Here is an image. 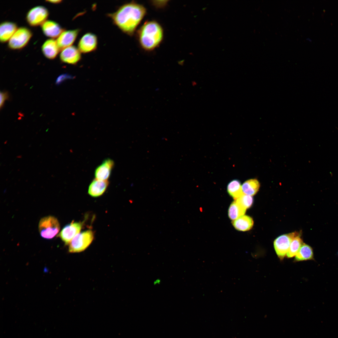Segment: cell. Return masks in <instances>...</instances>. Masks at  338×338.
<instances>
[{"label":"cell","mask_w":338,"mask_h":338,"mask_svg":"<svg viewBox=\"0 0 338 338\" xmlns=\"http://www.w3.org/2000/svg\"><path fill=\"white\" fill-rule=\"evenodd\" d=\"M300 234L298 232L281 235L277 238L274 242L276 253L280 260L284 259L289 249L292 239Z\"/></svg>","instance_id":"6"},{"label":"cell","mask_w":338,"mask_h":338,"mask_svg":"<svg viewBox=\"0 0 338 338\" xmlns=\"http://www.w3.org/2000/svg\"><path fill=\"white\" fill-rule=\"evenodd\" d=\"M314 253L312 248L309 245L303 243L295 256V262L314 260Z\"/></svg>","instance_id":"17"},{"label":"cell","mask_w":338,"mask_h":338,"mask_svg":"<svg viewBox=\"0 0 338 338\" xmlns=\"http://www.w3.org/2000/svg\"><path fill=\"white\" fill-rule=\"evenodd\" d=\"M146 13V9L142 5L130 3L121 6L115 12L108 16L123 32L131 35Z\"/></svg>","instance_id":"1"},{"label":"cell","mask_w":338,"mask_h":338,"mask_svg":"<svg viewBox=\"0 0 338 338\" xmlns=\"http://www.w3.org/2000/svg\"></svg>","instance_id":"28"},{"label":"cell","mask_w":338,"mask_h":338,"mask_svg":"<svg viewBox=\"0 0 338 338\" xmlns=\"http://www.w3.org/2000/svg\"><path fill=\"white\" fill-rule=\"evenodd\" d=\"M94 238V233L90 230L79 233L69 243V251L70 253L81 252L90 245Z\"/></svg>","instance_id":"4"},{"label":"cell","mask_w":338,"mask_h":338,"mask_svg":"<svg viewBox=\"0 0 338 338\" xmlns=\"http://www.w3.org/2000/svg\"><path fill=\"white\" fill-rule=\"evenodd\" d=\"M69 75L66 74L61 75L57 78L56 83L57 84H60L62 81H63L64 79H65L66 78L69 77Z\"/></svg>","instance_id":"25"},{"label":"cell","mask_w":338,"mask_h":338,"mask_svg":"<svg viewBox=\"0 0 338 338\" xmlns=\"http://www.w3.org/2000/svg\"><path fill=\"white\" fill-rule=\"evenodd\" d=\"M41 28L45 36L53 38H58L64 30L58 23L51 20L45 21L41 25Z\"/></svg>","instance_id":"13"},{"label":"cell","mask_w":338,"mask_h":338,"mask_svg":"<svg viewBox=\"0 0 338 338\" xmlns=\"http://www.w3.org/2000/svg\"><path fill=\"white\" fill-rule=\"evenodd\" d=\"M259 186V183L257 180L251 179L244 182L242 187L244 194L252 196L257 192Z\"/></svg>","instance_id":"19"},{"label":"cell","mask_w":338,"mask_h":338,"mask_svg":"<svg viewBox=\"0 0 338 338\" xmlns=\"http://www.w3.org/2000/svg\"><path fill=\"white\" fill-rule=\"evenodd\" d=\"M114 165V161L110 159L107 158L104 160L95 170V178L102 180H108Z\"/></svg>","instance_id":"12"},{"label":"cell","mask_w":338,"mask_h":338,"mask_svg":"<svg viewBox=\"0 0 338 338\" xmlns=\"http://www.w3.org/2000/svg\"><path fill=\"white\" fill-rule=\"evenodd\" d=\"M60 59L63 63L75 65L81 59V52L75 47L71 46L62 50Z\"/></svg>","instance_id":"10"},{"label":"cell","mask_w":338,"mask_h":338,"mask_svg":"<svg viewBox=\"0 0 338 338\" xmlns=\"http://www.w3.org/2000/svg\"><path fill=\"white\" fill-rule=\"evenodd\" d=\"M49 15L47 9L42 6H35L28 11L26 16L28 23L31 26L36 27L42 25Z\"/></svg>","instance_id":"7"},{"label":"cell","mask_w":338,"mask_h":338,"mask_svg":"<svg viewBox=\"0 0 338 338\" xmlns=\"http://www.w3.org/2000/svg\"><path fill=\"white\" fill-rule=\"evenodd\" d=\"M41 49L45 57L50 59L55 58L60 51L56 41L53 38L45 41L42 46Z\"/></svg>","instance_id":"16"},{"label":"cell","mask_w":338,"mask_h":338,"mask_svg":"<svg viewBox=\"0 0 338 338\" xmlns=\"http://www.w3.org/2000/svg\"><path fill=\"white\" fill-rule=\"evenodd\" d=\"M246 210L235 201L231 204L229 207L228 217L233 221L243 215Z\"/></svg>","instance_id":"20"},{"label":"cell","mask_w":338,"mask_h":338,"mask_svg":"<svg viewBox=\"0 0 338 338\" xmlns=\"http://www.w3.org/2000/svg\"><path fill=\"white\" fill-rule=\"evenodd\" d=\"M109 184L108 180L94 179L90 183L88 192L91 196L97 197L102 195L107 189Z\"/></svg>","instance_id":"14"},{"label":"cell","mask_w":338,"mask_h":338,"mask_svg":"<svg viewBox=\"0 0 338 338\" xmlns=\"http://www.w3.org/2000/svg\"><path fill=\"white\" fill-rule=\"evenodd\" d=\"M41 236L49 239L54 237L59 232L60 226L57 219L54 216H49L41 218L38 225Z\"/></svg>","instance_id":"3"},{"label":"cell","mask_w":338,"mask_h":338,"mask_svg":"<svg viewBox=\"0 0 338 338\" xmlns=\"http://www.w3.org/2000/svg\"><path fill=\"white\" fill-rule=\"evenodd\" d=\"M138 37L140 44L146 50L156 47L162 41L163 30L161 25L155 21L145 23L140 29Z\"/></svg>","instance_id":"2"},{"label":"cell","mask_w":338,"mask_h":338,"mask_svg":"<svg viewBox=\"0 0 338 338\" xmlns=\"http://www.w3.org/2000/svg\"><path fill=\"white\" fill-rule=\"evenodd\" d=\"M79 31L78 29L64 30L61 33L56 40L60 50L72 46L75 40Z\"/></svg>","instance_id":"11"},{"label":"cell","mask_w":338,"mask_h":338,"mask_svg":"<svg viewBox=\"0 0 338 338\" xmlns=\"http://www.w3.org/2000/svg\"><path fill=\"white\" fill-rule=\"evenodd\" d=\"M300 235H299L292 239L286 255L287 258H291L294 257L303 243Z\"/></svg>","instance_id":"22"},{"label":"cell","mask_w":338,"mask_h":338,"mask_svg":"<svg viewBox=\"0 0 338 338\" xmlns=\"http://www.w3.org/2000/svg\"><path fill=\"white\" fill-rule=\"evenodd\" d=\"M97 38L96 35L88 33L80 38L78 44V49L81 53H87L95 50L97 48Z\"/></svg>","instance_id":"9"},{"label":"cell","mask_w":338,"mask_h":338,"mask_svg":"<svg viewBox=\"0 0 338 338\" xmlns=\"http://www.w3.org/2000/svg\"><path fill=\"white\" fill-rule=\"evenodd\" d=\"M32 36L31 31L25 27L18 28L8 41V47L13 50L19 49L25 47Z\"/></svg>","instance_id":"5"},{"label":"cell","mask_w":338,"mask_h":338,"mask_svg":"<svg viewBox=\"0 0 338 338\" xmlns=\"http://www.w3.org/2000/svg\"><path fill=\"white\" fill-rule=\"evenodd\" d=\"M227 190L229 194L235 200L243 194L240 182L237 180H233L228 183Z\"/></svg>","instance_id":"21"},{"label":"cell","mask_w":338,"mask_h":338,"mask_svg":"<svg viewBox=\"0 0 338 338\" xmlns=\"http://www.w3.org/2000/svg\"><path fill=\"white\" fill-rule=\"evenodd\" d=\"M0 95V107L1 109L3 107L5 100H7L9 98V96L8 92H6L1 91Z\"/></svg>","instance_id":"24"},{"label":"cell","mask_w":338,"mask_h":338,"mask_svg":"<svg viewBox=\"0 0 338 338\" xmlns=\"http://www.w3.org/2000/svg\"><path fill=\"white\" fill-rule=\"evenodd\" d=\"M235 201L242 207L245 209L250 207L253 202V198L252 196L243 194Z\"/></svg>","instance_id":"23"},{"label":"cell","mask_w":338,"mask_h":338,"mask_svg":"<svg viewBox=\"0 0 338 338\" xmlns=\"http://www.w3.org/2000/svg\"><path fill=\"white\" fill-rule=\"evenodd\" d=\"M233 227L237 230L245 231L249 230L252 227L253 222L252 218L243 215L232 221Z\"/></svg>","instance_id":"18"},{"label":"cell","mask_w":338,"mask_h":338,"mask_svg":"<svg viewBox=\"0 0 338 338\" xmlns=\"http://www.w3.org/2000/svg\"><path fill=\"white\" fill-rule=\"evenodd\" d=\"M82 225V223L72 221L63 228L58 234V236L66 245L68 244L79 233Z\"/></svg>","instance_id":"8"},{"label":"cell","mask_w":338,"mask_h":338,"mask_svg":"<svg viewBox=\"0 0 338 338\" xmlns=\"http://www.w3.org/2000/svg\"><path fill=\"white\" fill-rule=\"evenodd\" d=\"M161 282V280L159 278L155 279L153 282V284L154 285L160 284Z\"/></svg>","instance_id":"27"},{"label":"cell","mask_w":338,"mask_h":338,"mask_svg":"<svg viewBox=\"0 0 338 338\" xmlns=\"http://www.w3.org/2000/svg\"><path fill=\"white\" fill-rule=\"evenodd\" d=\"M14 23L9 21L2 22L0 25V40L1 43L9 41L17 29Z\"/></svg>","instance_id":"15"},{"label":"cell","mask_w":338,"mask_h":338,"mask_svg":"<svg viewBox=\"0 0 338 338\" xmlns=\"http://www.w3.org/2000/svg\"><path fill=\"white\" fill-rule=\"evenodd\" d=\"M46 1L50 3L58 4L61 3L62 2V1L61 0H46Z\"/></svg>","instance_id":"26"}]
</instances>
